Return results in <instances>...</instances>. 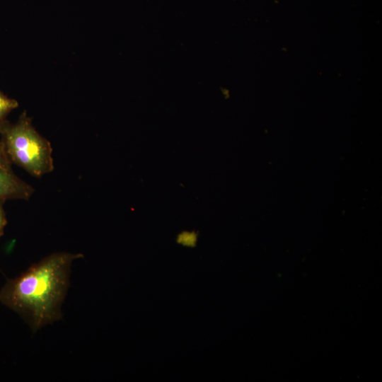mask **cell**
Listing matches in <instances>:
<instances>
[{
  "mask_svg": "<svg viewBox=\"0 0 382 382\" xmlns=\"http://www.w3.org/2000/svg\"><path fill=\"white\" fill-rule=\"evenodd\" d=\"M82 257L65 252L45 257L8 279L0 290V301L24 318L34 331L59 320L71 263Z\"/></svg>",
  "mask_w": 382,
  "mask_h": 382,
  "instance_id": "6da1fadb",
  "label": "cell"
},
{
  "mask_svg": "<svg viewBox=\"0 0 382 382\" xmlns=\"http://www.w3.org/2000/svg\"><path fill=\"white\" fill-rule=\"evenodd\" d=\"M0 136L1 150L10 163L35 177L53 170L51 144L35 130L26 112H23L16 123L2 121Z\"/></svg>",
  "mask_w": 382,
  "mask_h": 382,
  "instance_id": "7a4b0ae2",
  "label": "cell"
},
{
  "mask_svg": "<svg viewBox=\"0 0 382 382\" xmlns=\"http://www.w3.org/2000/svg\"><path fill=\"white\" fill-rule=\"evenodd\" d=\"M34 189L12 171L6 157L0 158V199H28Z\"/></svg>",
  "mask_w": 382,
  "mask_h": 382,
  "instance_id": "3957f363",
  "label": "cell"
},
{
  "mask_svg": "<svg viewBox=\"0 0 382 382\" xmlns=\"http://www.w3.org/2000/svg\"><path fill=\"white\" fill-rule=\"evenodd\" d=\"M18 102L7 97L0 90V123L6 120L11 111L18 108Z\"/></svg>",
  "mask_w": 382,
  "mask_h": 382,
  "instance_id": "277c9868",
  "label": "cell"
},
{
  "mask_svg": "<svg viewBox=\"0 0 382 382\" xmlns=\"http://www.w3.org/2000/svg\"><path fill=\"white\" fill-rule=\"evenodd\" d=\"M192 235V233H185L183 236H179L178 242L185 245L192 246L196 241V236Z\"/></svg>",
  "mask_w": 382,
  "mask_h": 382,
  "instance_id": "5b68a950",
  "label": "cell"
},
{
  "mask_svg": "<svg viewBox=\"0 0 382 382\" xmlns=\"http://www.w3.org/2000/svg\"><path fill=\"white\" fill-rule=\"evenodd\" d=\"M4 202L5 200L0 199V237L3 235L7 223L6 212L4 209Z\"/></svg>",
  "mask_w": 382,
  "mask_h": 382,
  "instance_id": "8992f818",
  "label": "cell"
},
{
  "mask_svg": "<svg viewBox=\"0 0 382 382\" xmlns=\"http://www.w3.org/2000/svg\"><path fill=\"white\" fill-rule=\"evenodd\" d=\"M1 157H6L1 150V145H0V158Z\"/></svg>",
  "mask_w": 382,
  "mask_h": 382,
  "instance_id": "52a82bcc",
  "label": "cell"
}]
</instances>
